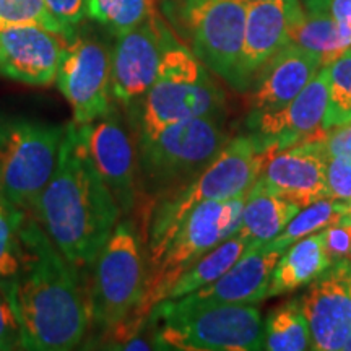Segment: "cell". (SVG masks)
Returning <instances> with one entry per match:
<instances>
[{
  "mask_svg": "<svg viewBox=\"0 0 351 351\" xmlns=\"http://www.w3.org/2000/svg\"><path fill=\"white\" fill-rule=\"evenodd\" d=\"M21 267L7 278L21 326L25 350L67 351L86 333L88 298L77 282V270L52 243L38 219L26 215L20 230Z\"/></svg>",
  "mask_w": 351,
  "mask_h": 351,
  "instance_id": "6da1fadb",
  "label": "cell"
},
{
  "mask_svg": "<svg viewBox=\"0 0 351 351\" xmlns=\"http://www.w3.org/2000/svg\"><path fill=\"white\" fill-rule=\"evenodd\" d=\"M32 210L75 270L93 265L119 223V205L101 179L73 122L65 127L54 174Z\"/></svg>",
  "mask_w": 351,
  "mask_h": 351,
  "instance_id": "7a4b0ae2",
  "label": "cell"
},
{
  "mask_svg": "<svg viewBox=\"0 0 351 351\" xmlns=\"http://www.w3.org/2000/svg\"><path fill=\"white\" fill-rule=\"evenodd\" d=\"M267 158L269 153L254 135L230 138L192 181L160 197L148 218V267L160 261L176 231L197 205L247 192L261 176Z\"/></svg>",
  "mask_w": 351,
  "mask_h": 351,
  "instance_id": "3957f363",
  "label": "cell"
},
{
  "mask_svg": "<svg viewBox=\"0 0 351 351\" xmlns=\"http://www.w3.org/2000/svg\"><path fill=\"white\" fill-rule=\"evenodd\" d=\"M247 192L225 200L204 202L187 215L160 261L147 269L142 300L121 343L137 337L153 307L168 298L171 288L184 271L238 232Z\"/></svg>",
  "mask_w": 351,
  "mask_h": 351,
  "instance_id": "277c9868",
  "label": "cell"
},
{
  "mask_svg": "<svg viewBox=\"0 0 351 351\" xmlns=\"http://www.w3.org/2000/svg\"><path fill=\"white\" fill-rule=\"evenodd\" d=\"M147 322L163 348L189 351H258L265 343L262 315L252 304H187L163 300Z\"/></svg>",
  "mask_w": 351,
  "mask_h": 351,
  "instance_id": "5b68a950",
  "label": "cell"
},
{
  "mask_svg": "<svg viewBox=\"0 0 351 351\" xmlns=\"http://www.w3.org/2000/svg\"><path fill=\"white\" fill-rule=\"evenodd\" d=\"M221 116L171 124L155 134H138L137 176L140 187L160 199L195 178L228 143Z\"/></svg>",
  "mask_w": 351,
  "mask_h": 351,
  "instance_id": "8992f818",
  "label": "cell"
},
{
  "mask_svg": "<svg viewBox=\"0 0 351 351\" xmlns=\"http://www.w3.org/2000/svg\"><path fill=\"white\" fill-rule=\"evenodd\" d=\"M225 96L207 67L176 36L161 57L158 75L142 99L138 134H155L171 124L221 116Z\"/></svg>",
  "mask_w": 351,
  "mask_h": 351,
  "instance_id": "52a82bcc",
  "label": "cell"
},
{
  "mask_svg": "<svg viewBox=\"0 0 351 351\" xmlns=\"http://www.w3.org/2000/svg\"><path fill=\"white\" fill-rule=\"evenodd\" d=\"M251 0H161L169 28L205 67L234 88Z\"/></svg>",
  "mask_w": 351,
  "mask_h": 351,
  "instance_id": "ba28073f",
  "label": "cell"
},
{
  "mask_svg": "<svg viewBox=\"0 0 351 351\" xmlns=\"http://www.w3.org/2000/svg\"><path fill=\"white\" fill-rule=\"evenodd\" d=\"M93 267V285L88 296L90 319L121 343L142 300L147 276L142 244L132 219L117 223Z\"/></svg>",
  "mask_w": 351,
  "mask_h": 351,
  "instance_id": "9c48e42d",
  "label": "cell"
},
{
  "mask_svg": "<svg viewBox=\"0 0 351 351\" xmlns=\"http://www.w3.org/2000/svg\"><path fill=\"white\" fill-rule=\"evenodd\" d=\"M65 127L0 117V197L29 212L54 174Z\"/></svg>",
  "mask_w": 351,
  "mask_h": 351,
  "instance_id": "30bf717a",
  "label": "cell"
},
{
  "mask_svg": "<svg viewBox=\"0 0 351 351\" xmlns=\"http://www.w3.org/2000/svg\"><path fill=\"white\" fill-rule=\"evenodd\" d=\"M56 82L72 108L73 124H90L112 111L111 51L101 39H70Z\"/></svg>",
  "mask_w": 351,
  "mask_h": 351,
  "instance_id": "8fae6325",
  "label": "cell"
},
{
  "mask_svg": "<svg viewBox=\"0 0 351 351\" xmlns=\"http://www.w3.org/2000/svg\"><path fill=\"white\" fill-rule=\"evenodd\" d=\"M176 38L165 21L150 13L143 23L117 36L111 51L112 98L124 108L143 99L155 82L161 57Z\"/></svg>",
  "mask_w": 351,
  "mask_h": 351,
  "instance_id": "7c38bea8",
  "label": "cell"
},
{
  "mask_svg": "<svg viewBox=\"0 0 351 351\" xmlns=\"http://www.w3.org/2000/svg\"><path fill=\"white\" fill-rule=\"evenodd\" d=\"M328 106V67L322 65L313 80L285 106L274 111L252 112V135L274 155L275 152L307 140L326 137L324 117Z\"/></svg>",
  "mask_w": 351,
  "mask_h": 351,
  "instance_id": "4fadbf2b",
  "label": "cell"
},
{
  "mask_svg": "<svg viewBox=\"0 0 351 351\" xmlns=\"http://www.w3.org/2000/svg\"><path fill=\"white\" fill-rule=\"evenodd\" d=\"M78 132L121 213L129 215L137 204V155L119 116L111 111Z\"/></svg>",
  "mask_w": 351,
  "mask_h": 351,
  "instance_id": "5bb4252c",
  "label": "cell"
},
{
  "mask_svg": "<svg viewBox=\"0 0 351 351\" xmlns=\"http://www.w3.org/2000/svg\"><path fill=\"white\" fill-rule=\"evenodd\" d=\"M69 39L41 26L0 25V73L32 86L56 82Z\"/></svg>",
  "mask_w": 351,
  "mask_h": 351,
  "instance_id": "9a60e30c",
  "label": "cell"
},
{
  "mask_svg": "<svg viewBox=\"0 0 351 351\" xmlns=\"http://www.w3.org/2000/svg\"><path fill=\"white\" fill-rule=\"evenodd\" d=\"M327 153L320 140H307L269 156L257 181L300 208L327 199Z\"/></svg>",
  "mask_w": 351,
  "mask_h": 351,
  "instance_id": "2e32d148",
  "label": "cell"
},
{
  "mask_svg": "<svg viewBox=\"0 0 351 351\" xmlns=\"http://www.w3.org/2000/svg\"><path fill=\"white\" fill-rule=\"evenodd\" d=\"M315 351H339L345 348L351 333V287L337 263L315 278L301 296Z\"/></svg>",
  "mask_w": 351,
  "mask_h": 351,
  "instance_id": "e0dca14e",
  "label": "cell"
},
{
  "mask_svg": "<svg viewBox=\"0 0 351 351\" xmlns=\"http://www.w3.org/2000/svg\"><path fill=\"white\" fill-rule=\"evenodd\" d=\"M302 12L301 0H251L245 16L238 86L244 91L267 60L289 43V26Z\"/></svg>",
  "mask_w": 351,
  "mask_h": 351,
  "instance_id": "ac0fdd59",
  "label": "cell"
},
{
  "mask_svg": "<svg viewBox=\"0 0 351 351\" xmlns=\"http://www.w3.org/2000/svg\"><path fill=\"white\" fill-rule=\"evenodd\" d=\"M287 249L274 243L249 245L225 275L194 293L178 298L187 304H256L269 298L271 275Z\"/></svg>",
  "mask_w": 351,
  "mask_h": 351,
  "instance_id": "d6986e66",
  "label": "cell"
},
{
  "mask_svg": "<svg viewBox=\"0 0 351 351\" xmlns=\"http://www.w3.org/2000/svg\"><path fill=\"white\" fill-rule=\"evenodd\" d=\"M322 67V60L296 44L288 43L256 73L252 93L254 112L274 111L300 95Z\"/></svg>",
  "mask_w": 351,
  "mask_h": 351,
  "instance_id": "ffe728a7",
  "label": "cell"
},
{
  "mask_svg": "<svg viewBox=\"0 0 351 351\" xmlns=\"http://www.w3.org/2000/svg\"><path fill=\"white\" fill-rule=\"evenodd\" d=\"M300 210L298 205L282 199L256 181L247 192L236 234L247 241L249 245L270 243L288 226Z\"/></svg>",
  "mask_w": 351,
  "mask_h": 351,
  "instance_id": "44dd1931",
  "label": "cell"
},
{
  "mask_svg": "<svg viewBox=\"0 0 351 351\" xmlns=\"http://www.w3.org/2000/svg\"><path fill=\"white\" fill-rule=\"evenodd\" d=\"M330 265L332 261L324 244V230L306 236L293 243L276 262L269 296L285 295L311 285L315 278L326 274Z\"/></svg>",
  "mask_w": 351,
  "mask_h": 351,
  "instance_id": "7402d4cb",
  "label": "cell"
},
{
  "mask_svg": "<svg viewBox=\"0 0 351 351\" xmlns=\"http://www.w3.org/2000/svg\"><path fill=\"white\" fill-rule=\"evenodd\" d=\"M289 43L320 57L328 65L351 49V21L339 23L326 13L302 12L289 26Z\"/></svg>",
  "mask_w": 351,
  "mask_h": 351,
  "instance_id": "603a6c76",
  "label": "cell"
},
{
  "mask_svg": "<svg viewBox=\"0 0 351 351\" xmlns=\"http://www.w3.org/2000/svg\"><path fill=\"white\" fill-rule=\"evenodd\" d=\"M247 249V241L238 234L223 241L221 244H218L204 257H200L187 271H184L181 278L171 288L166 300H178V298L194 293L202 287H205V285L218 280L244 256Z\"/></svg>",
  "mask_w": 351,
  "mask_h": 351,
  "instance_id": "cb8c5ba5",
  "label": "cell"
},
{
  "mask_svg": "<svg viewBox=\"0 0 351 351\" xmlns=\"http://www.w3.org/2000/svg\"><path fill=\"white\" fill-rule=\"evenodd\" d=\"M269 351L313 350V339L300 300L291 301L269 315L265 324V343Z\"/></svg>",
  "mask_w": 351,
  "mask_h": 351,
  "instance_id": "d4e9b609",
  "label": "cell"
},
{
  "mask_svg": "<svg viewBox=\"0 0 351 351\" xmlns=\"http://www.w3.org/2000/svg\"><path fill=\"white\" fill-rule=\"evenodd\" d=\"M348 208L350 204L346 202L332 199L314 202L309 207L301 208L300 213L288 223V226L271 243L278 247L288 249L293 243L306 238V236L327 230L328 226L339 225Z\"/></svg>",
  "mask_w": 351,
  "mask_h": 351,
  "instance_id": "484cf974",
  "label": "cell"
},
{
  "mask_svg": "<svg viewBox=\"0 0 351 351\" xmlns=\"http://www.w3.org/2000/svg\"><path fill=\"white\" fill-rule=\"evenodd\" d=\"M152 0H90L86 16L114 36H121L153 13Z\"/></svg>",
  "mask_w": 351,
  "mask_h": 351,
  "instance_id": "4316f807",
  "label": "cell"
},
{
  "mask_svg": "<svg viewBox=\"0 0 351 351\" xmlns=\"http://www.w3.org/2000/svg\"><path fill=\"white\" fill-rule=\"evenodd\" d=\"M328 67V106L324 129L351 121V49Z\"/></svg>",
  "mask_w": 351,
  "mask_h": 351,
  "instance_id": "83f0119b",
  "label": "cell"
},
{
  "mask_svg": "<svg viewBox=\"0 0 351 351\" xmlns=\"http://www.w3.org/2000/svg\"><path fill=\"white\" fill-rule=\"evenodd\" d=\"M28 212L0 197V280L13 278L21 267L20 230Z\"/></svg>",
  "mask_w": 351,
  "mask_h": 351,
  "instance_id": "f1b7e54d",
  "label": "cell"
},
{
  "mask_svg": "<svg viewBox=\"0 0 351 351\" xmlns=\"http://www.w3.org/2000/svg\"><path fill=\"white\" fill-rule=\"evenodd\" d=\"M0 25L41 26L62 34L69 41L75 38L52 15L44 0H0Z\"/></svg>",
  "mask_w": 351,
  "mask_h": 351,
  "instance_id": "f546056e",
  "label": "cell"
},
{
  "mask_svg": "<svg viewBox=\"0 0 351 351\" xmlns=\"http://www.w3.org/2000/svg\"><path fill=\"white\" fill-rule=\"evenodd\" d=\"M23 348L21 326L5 280H0V351Z\"/></svg>",
  "mask_w": 351,
  "mask_h": 351,
  "instance_id": "4dcf8cb0",
  "label": "cell"
},
{
  "mask_svg": "<svg viewBox=\"0 0 351 351\" xmlns=\"http://www.w3.org/2000/svg\"><path fill=\"white\" fill-rule=\"evenodd\" d=\"M326 181L327 199L351 204V158L328 156Z\"/></svg>",
  "mask_w": 351,
  "mask_h": 351,
  "instance_id": "1f68e13d",
  "label": "cell"
},
{
  "mask_svg": "<svg viewBox=\"0 0 351 351\" xmlns=\"http://www.w3.org/2000/svg\"><path fill=\"white\" fill-rule=\"evenodd\" d=\"M52 15L62 23L70 33L75 34V26L86 19L90 0H44Z\"/></svg>",
  "mask_w": 351,
  "mask_h": 351,
  "instance_id": "d6a6232c",
  "label": "cell"
},
{
  "mask_svg": "<svg viewBox=\"0 0 351 351\" xmlns=\"http://www.w3.org/2000/svg\"><path fill=\"white\" fill-rule=\"evenodd\" d=\"M324 244L332 263L348 258L351 256V226L341 221L328 226L324 230Z\"/></svg>",
  "mask_w": 351,
  "mask_h": 351,
  "instance_id": "836d02e7",
  "label": "cell"
},
{
  "mask_svg": "<svg viewBox=\"0 0 351 351\" xmlns=\"http://www.w3.org/2000/svg\"><path fill=\"white\" fill-rule=\"evenodd\" d=\"M327 156L351 158V121L345 124L328 127L322 140Z\"/></svg>",
  "mask_w": 351,
  "mask_h": 351,
  "instance_id": "e575fe53",
  "label": "cell"
},
{
  "mask_svg": "<svg viewBox=\"0 0 351 351\" xmlns=\"http://www.w3.org/2000/svg\"><path fill=\"white\" fill-rule=\"evenodd\" d=\"M122 350H152V346L148 345V341L140 340V339H129L124 341V346H119Z\"/></svg>",
  "mask_w": 351,
  "mask_h": 351,
  "instance_id": "d590c367",
  "label": "cell"
},
{
  "mask_svg": "<svg viewBox=\"0 0 351 351\" xmlns=\"http://www.w3.org/2000/svg\"><path fill=\"white\" fill-rule=\"evenodd\" d=\"M333 263H337V265L340 267L341 271H343L345 276H346V280H348L350 287H351V256H350L348 258H345V261H340V262H333Z\"/></svg>",
  "mask_w": 351,
  "mask_h": 351,
  "instance_id": "8d00e7d4",
  "label": "cell"
},
{
  "mask_svg": "<svg viewBox=\"0 0 351 351\" xmlns=\"http://www.w3.org/2000/svg\"><path fill=\"white\" fill-rule=\"evenodd\" d=\"M341 223H346V225H350V226H351V204H350L348 212H346V213H345V217L341 218Z\"/></svg>",
  "mask_w": 351,
  "mask_h": 351,
  "instance_id": "74e56055",
  "label": "cell"
},
{
  "mask_svg": "<svg viewBox=\"0 0 351 351\" xmlns=\"http://www.w3.org/2000/svg\"><path fill=\"white\" fill-rule=\"evenodd\" d=\"M345 351H351V333H350V337H348V340H346V343H345V348H343Z\"/></svg>",
  "mask_w": 351,
  "mask_h": 351,
  "instance_id": "f35d334b",
  "label": "cell"
}]
</instances>
